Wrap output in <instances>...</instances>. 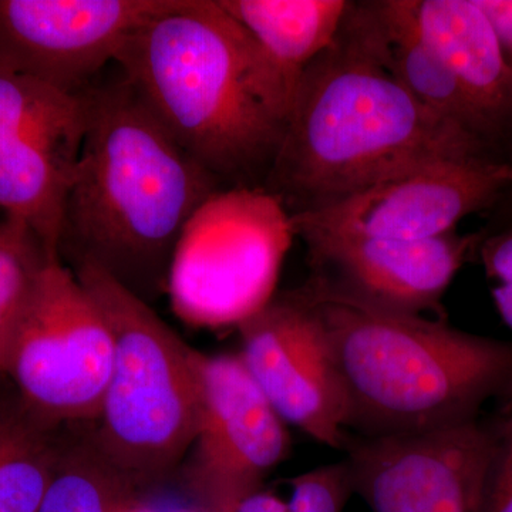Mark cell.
<instances>
[{
	"instance_id": "cell-1",
	"label": "cell",
	"mask_w": 512,
	"mask_h": 512,
	"mask_svg": "<svg viewBox=\"0 0 512 512\" xmlns=\"http://www.w3.org/2000/svg\"><path fill=\"white\" fill-rule=\"evenodd\" d=\"M483 143L404 89L384 63L372 3H352L296 86L262 188L296 214L426 165L484 157Z\"/></svg>"
},
{
	"instance_id": "cell-9",
	"label": "cell",
	"mask_w": 512,
	"mask_h": 512,
	"mask_svg": "<svg viewBox=\"0 0 512 512\" xmlns=\"http://www.w3.org/2000/svg\"><path fill=\"white\" fill-rule=\"evenodd\" d=\"M490 424L470 419L407 436H349L353 491L372 512H484Z\"/></svg>"
},
{
	"instance_id": "cell-5",
	"label": "cell",
	"mask_w": 512,
	"mask_h": 512,
	"mask_svg": "<svg viewBox=\"0 0 512 512\" xmlns=\"http://www.w3.org/2000/svg\"><path fill=\"white\" fill-rule=\"evenodd\" d=\"M113 338V365L94 440L147 493L184 463L200 424L201 352L151 305L94 266L74 269Z\"/></svg>"
},
{
	"instance_id": "cell-21",
	"label": "cell",
	"mask_w": 512,
	"mask_h": 512,
	"mask_svg": "<svg viewBox=\"0 0 512 512\" xmlns=\"http://www.w3.org/2000/svg\"><path fill=\"white\" fill-rule=\"evenodd\" d=\"M284 484L285 494L262 485L225 512H343L355 495L345 458L289 478Z\"/></svg>"
},
{
	"instance_id": "cell-26",
	"label": "cell",
	"mask_w": 512,
	"mask_h": 512,
	"mask_svg": "<svg viewBox=\"0 0 512 512\" xmlns=\"http://www.w3.org/2000/svg\"><path fill=\"white\" fill-rule=\"evenodd\" d=\"M10 389H12V383H10L8 377L0 375V402L9 393Z\"/></svg>"
},
{
	"instance_id": "cell-2",
	"label": "cell",
	"mask_w": 512,
	"mask_h": 512,
	"mask_svg": "<svg viewBox=\"0 0 512 512\" xmlns=\"http://www.w3.org/2000/svg\"><path fill=\"white\" fill-rule=\"evenodd\" d=\"M79 96L84 137L57 255L72 271L100 269L151 305L168 293L188 224L224 187L175 143L121 72Z\"/></svg>"
},
{
	"instance_id": "cell-3",
	"label": "cell",
	"mask_w": 512,
	"mask_h": 512,
	"mask_svg": "<svg viewBox=\"0 0 512 512\" xmlns=\"http://www.w3.org/2000/svg\"><path fill=\"white\" fill-rule=\"evenodd\" d=\"M114 63L175 143L222 187H264L293 90L217 0H183L150 20Z\"/></svg>"
},
{
	"instance_id": "cell-17",
	"label": "cell",
	"mask_w": 512,
	"mask_h": 512,
	"mask_svg": "<svg viewBox=\"0 0 512 512\" xmlns=\"http://www.w3.org/2000/svg\"><path fill=\"white\" fill-rule=\"evenodd\" d=\"M384 63L421 106L484 141L493 133L453 73L414 28L403 0L372 2Z\"/></svg>"
},
{
	"instance_id": "cell-10",
	"label": "cell",
	"mask_w": 512,
	"mask_h": 512,
	"mask_svg": "<svg viewBox=\"0 0 512 512\" xmlns=\"http://www.w3.org/2000/svg\"><path fill=\"white\" fill-rule=\"evenodd\" d=\"M200 367V424L185 457V481L205 511L225 512L286 460L291 436L239 353H201Z\"/></svg>"
},
{
	"instance_id": "cell-24",
	"label": "cell",
	"mask_w": 512,
	"mask_h": 512,
	"mask_svg": "<svg viewBox=\"0 0 512 512\" xmlns=\"http://www.w3.org/2000/svg\"><path fill=\"white\" fill-rule=\"evenodd\" d=\"M476 3L493 26L505 59L512 69V0H476Z\"/></svg>"
},
{
	"instance_id": "cell-22",
	"label": "cell",
	"mask_w": 512,
	"mask_h": 512,
	"mask_svg": "<svg viewBox=\"0 0 512 512\" xmlns=\"http://www.w3.org/2000/svg\"><path fill=\"white\" fill-rule=\"evenodd\" d=\"M501 396L503 407L493 424V450L485 484L484 512H512V383Z\"/></svg>"
},
{
	"instance_id": "cell-19",
	"label": "cell",
	"mask_w": 512,
	"mask_h": 512,
	"mask_svg": "<svg viewBox=\"0 0 512 512\" xmlns=\"http://www.w3.org/2000/svg\"><path fill=\"white\" fill-rule=\"evenodd\" d=\"M62 431L36 416L12 384L0 402V512L39 511Z\"/></svg>"
},
{
	"instance_id": "cell-23",
	"label": "cell",
	"mask_w": 512,
	"mask_h": 512,
	"mask_svg": "<svg viewBox=\"0 0 512 512\" xmlns=\"http://www.w3.org/2000/svg\"><path fill=\"white\" fill-rule=\"evenodd\" d=\"M481 256L488 278L497 285L512 284V231L485 241Z\"/></svg>"
},
{
	"instance_id": "cell-18",
	"label": "cell",
	"mask_w": 512,
	"mask_h": 512,
	"mask_svg": "<svg viewBox=\"0 0 512 512\" xmlns=\"http://www.w3.org/2000/svg\"><path fill=\"white\" fill-rule=\"evenodd\" d=\"M143 491L104 456L90 424L64 426L52 480L37 512H137Z\"/></svg>"
},
{
	"instance_id": "cell-13",
	"label": "cell",
	"mask_w": 512,
	"mask_h": 512,
	"mask_svg": "<svg viewBox=\"0 0 512 512\" xmlns=\"http://www.w3.org/2000/svg\"><path fill=\"white\" fill-rule=\"evenodd\" d=\"M512 183V165L485 157L443 161L387 178L315 210L291 214L295 237L348 235L419 241L456 231Z\"/></svg>"
},
{
	"instance_id": "cell-4",
	"label": "cell",
	"mask_w": 512,
	"mask_h": 512,
	"mask_svg": "<svg viewBox=\"0 0 512 512\" xmlns=\"http://www.w3.org/2000/svg\"><path fill=\"white\" fill-rule=\"evenodd\" d=\"M295 291L325 329L353 436H407L476 419L512 383V342L377 308L318 276Z\"/></svg>"
},
{
	"instance_id": "cell-15",
	"label": "cell",
	"mask_w": 512,
	"mask_h": 512,
	"mask_svg": "<svg viewBox=\"0 0 512 512\" xmlns=\"http://www.w3.org/2000/svg\"><path fill=\"white\" fill-rule=\"evenodd\" d=\"M414 28L443 60L491 130L512 119V69L476 0H403Z\"/></svg>"
},
{
	"instance_id": "cell-7",
	"label": "cell",
	"mask_w": 512,
	"mask_h": 512,
	"mask_svg": "<svg viewBox=\"0 0 512 512\" xmlns=\"http://www.w3.org/2000/svg\"><path fill=\"white\" fill-rule=\"evenodd\" d=\"M113 365V338L72 269H43L10 343L6 377L36 416L56 427L97 420Z\"/></svg>"
},
{
	"instance_id": "cell-6",
	"label": "cell",
	"mask_w": 512,
	"mask_h": 512,
	"mask_svg": "<svg viewBox=\"0 0 512 512\" xmlns=\"http://www.w3.org/2000/svg\"><path fill=\"white\" fill-rule=\"evenodd\" d=\"M293 237L291 214L264 188L215 192L178 245L168 285L175 311L195 325H241L274 298Z\"/></svg>"
},
{
	"instance_id": "cell-16",
	"label": "cell",
	"mask_w": 512,
	"mask_h": 512,
	"mask_svg": "<svg viewBox=\"0 0 512 512\" xmlns=\"http://www.w3.org/2000/svg\"><path fill=\"white\" fill-rule=\"evenodd\" d=\"M282 73L295 94L309 64L338 36L346 0H217Z\"/></svg>"
},
{
	"instance_id": "cell-12",
	"label": "cell",
	"mask_w": 512,
	"mask_h": 512,
	"mask_svg": "<svg viewBox=\"0 0 512 512\" xmlns=\"http://www.w3.org/2000/svg\"><path fill=\"white\" fill-rule=\"evenodd\" d=\"M242 362L276 414L323 446L345 450L348 403L322 323L296 291L237 326Z\"/></svg>"
},
{
	"instance_id": "cell-14",
	"label": "cell",
	"mask_w": 512,
	"mask_h": 512,
	"mask_svg": "<svg viewBox=\"0 0 512 512\" xmlns=\"http://www.w3.org/2000/svg\"><path fill=\"white\" fill-rule=\"evenodd\" d=\"M315 275L353 298L387 311L421 315L437 312L457 272L480 235L399 241L303 235Z\"/></svg>"
},
{
	"instance_id": "cell-8",
	"label": "cell",
	"mask_w": 512,
	"mask_h": 512,
	"mask_svg": "<svg viewBox=\"0 0 512 512\" xmlns=\"http://www.w3.org/2000/svg\"><path fill=\"white\" fill-rule=\"evenodd\" d=\"M84 121L80 96L0 66V210L28 224L53 258Z\"/></svg>"
},
{
	"instance_id": "cell-25",
	"label": "cell",
	"mask_w": 512,
	"mask_h": 512,
	"mask_svg": "<svg viewBox=\"0 0 512 512\" xmlns=\"http://www.w3.org/2000/svg\"><path fill=\"white\" fill-rule=\"evenodd\" d=\"M491 293L501 319L512 330V284L495 285Z\"/></svg>"
},
{
	"instance_id": "cell-11",
	"label": "cell",
	"mask_w": 512,
	"mask_h": 512,
	"mask_svg": "<svg viewBox=\"0 0 512 512\" xmlns=\"http://www.w3.org/2000/svg\"><path fill=\"white\" fill-rule=\"evenodd\" d=\"M183 0H0V66L72 96Z\"/></svg>"
},
{
	"instance_id": "cell-20",
	"label": "cell",
	"mask_w": 512,
	"mask_h": 512,
	"mask_svg": "<svg viewBox=\"0 0 512 512\" xmlns=\"http://www.w3.org/2000/svg\"><path fill=\"white\" fill-rule=\"evenodd\" d=\"M53 256L28 224L5 215L0 221V375L6 365L13 333Z\"/></svg>"
}]
</instances>
